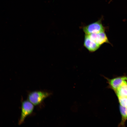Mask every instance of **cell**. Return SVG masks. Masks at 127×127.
<instances>
[{
	"label": "cell",
	"mask_w": 127,
	"mask_h": 127,
	"mask_svg": "<svg viewBox=\"0 0 127 127\" xmlns=\"http://www.w3.org/2000/svg\"><path fill=\"white\" fill-rule=\"evenodd\" d=\"M52 93L42 91H36L28 94V100L34 105L37 106L42 103L46 98L49 97Z\"/></svg>",
	"instance_id": "obj_1"
},
{
	"label": "cell",
	"mask_w": 127,
	"mask_h": 127,
	"mask_svg": "<svg viewBox=\"0 0 127 127\" xmlns=\"http://www.w3.org/2000/svg\"><path fill=\"white\" fill-rule=\"evenodd\" d=\"M34 105L28 100L22 101L21 115L18 123L19 125L22 124L26 118L32 113L34 109Z\"/></svg>",
	"instance_id": "obj_2"
},
{
	"label": "cell",
	"mask_w": 127,
	"mask_h": 127,
	"mask_svg": "<svg viewBox=\"0 0 127 127\" xmlns=\"http://www.w3.org/2000/svg\"><path fill=\"white\" fill-rule=\"evenodd\" d=\"M101 19L90 24L83 28V30L85 34L98 33L104 32V28Z\"/></svg>",
	"instance_id": "obj_3"
},
{
	"label": "cell",
	"mask_w": 127,
	"mask_h": 127,
	"mask_svg": "<svg viewBox=\"0 0 127 127\" xmlns=\"http://www.w3.org/2000/svg\"><path fill=\"white\" fill-rule=\"evenodd\" d=\"M85 35L100 46L104 43H109L107 37L104 32Z\"/></svg>",
	"instance_id": "obj_4"
},
{
	"label": "cell",
	"mask_w": 127,
	"mask_h": 127,
	"mask_svg": "<svg viewBox=\"0 0 127 127\" xmlns=\"http://www.w3.org/2000/svg\"><path fill=\"white\" fill-rule=\"evenodd\" d=\"M114 92L117 98H127V76H125L122 83Z\"/></svg>",
	"instance_id": "obj_5"
},
{
	"label": "cell",
	"mask_w": 127,
	"mask_h": 127,
	"mask_svg": "<svg viewBox=\"0 0 127 127\" xmlns=\"http://www.w3.org/2000/svg\"><path fill=\"white\" fill-rule=\"evenodd\" d=\"M84 46L90 52H94L97 50L100 46L89 38L85 35L84 42Z\"/></svg>",
	"instance_id": "obj_6"
},
{
	"label": "cell",
	"mask_w": 127,
	"mask_h": 127,
	"mask_svg": "<svg viewBox=\"0 0 127 127\" xmlns=\"http://www.w3.org/2000/svg\"><path fill=\"white\" fill-rule=\"evenodd\" d=\"M119 109L121 119L118 126L125 127L126 122L127 120V108L119 105Z\"/></svg>",
	"instance_id": "obj_7"
}]
</instances>
